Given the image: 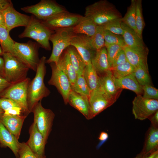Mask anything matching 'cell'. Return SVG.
<instances>
[{"mask_svg": "<svg viewBox=\"0 0 158 158\" xmlns=\"http://www.w3.org/2000/svg\"><path fill=\"white\" fill-rule=\"evenodd\" d=\"M46 57H42L38 63L35 77L30 81L28 87L27 101L30 113L38 102L49 96L50 92L45 86L44 78L46 73Z\"/></svg>", "mask_w": 158, "mask_h": 158, "instance_id": "1", "label": "cell"}, {"mask_svg": "<svg viewBox=\"0 0 158 158\" xmlns=\"http://www.w3.org/2000/svg\"><path fill=\"white\" fill-rule=\"evenodd\" d=\"M85 16L97 26H103L114 20L122 18L114 5L106 0H101L86 6Z\"/></svg>", "mask_w": 158, "mask_h": 158, "instance_id": "2", "label": "cell"}, {"mask_svg": "<svg viewBox=\"0 0 158 158\" xmlns=\"http://www.w3.org/2000/svg\"><path fill=\"white\" fill-rule=\"evenodd\" d=\"M54 32L44 25L41 20L32 16L30 23L25 27L18 37L20 38H32L36 41L40 47L47 50L50 51L51 47L49 38Z\"/></svg>", "mask_w": 158, "mask_h": 158, "instance_id": "3", "label": "cell"}, {"mask_svg": "<svg viewBox=\"0 0 158 158\" xmlns=\"http://www.w3.org/2000/svg\"><path fill=\"white\" fill-rule=\"evenodd\" d=\"M37 43L29 41L26 43L15 41L12 54L26 65L29 69L36 71L40 59Z\"/></svg>", "mask_w": 158, "mask_h": 158, "instance_id": "4", "label": "cell"}, {"mask_svg": "<svg viewBox=\"0 0 158 158\" xmlns=\"http://www.w3.org/2000/svg\"><path fill=\"white\" fill-rule=\"evenodd\" d=\"M4 62V77L12 84L26 79L29 68L10 53H3Z\"/></svg>", "mask_w": 158, "mask_h": 158, "instance_id": "5", "label": "cell"}, {"mask_svg": "<svg viewBox=\"0 0 158 158\" xmlns=\"http://www.w3.org/2000/svg\"><path fill=\"white\" fill-rule=\"evenodd\" d=\"M24 12L32 14L42 21L68 11L63 6L54 0H42L38 3L21 8Z\"/></svg>", "mask_w": 158, "mask_h": 158, "instance_id": "6", "label": "cell"}, {"mask_svg": "<svg viewBox=\"0 0 158 158\" xmlns=\"http://www.w3.org/2000/svg\"><path fill=\"white\" fill-rule=\"evenodd\" d=\"M49 41L53 45L51 54L46 63H56L63 51L71 45V41L74 35L73 28L58 29L54 31Z\"/></svg>", "mask_w": 158, "mask_h": 158, "instance_id": "7", "label": "cell"}, {"mask_svg": "<svg viewBox=\"0 0 158 158\" xmlns=\"http://www.w3.org/2000/svg\"><path fill=\"white\" fill-rule=\"evenodd\" d=\"M32 112L34 114V122L47 141L51 132L55 114L50 109L44 108L41 101L37 103Z\"/></svg>", "mask_w": 158, "mask_h": 158, "instance_id": "8", "label": "cell"}, {"mask_svg": "<svg viewBox=\"0 0 158 158\" xmlns=\"http://www.w3.org/2000/svg\"><path fill=\"white\" fill-rule=\"evenodd\" d=\"M30 81V79L27 78L21 82L12 85L1 95V98L10 99L18 104L26 116L30 113L27 101L28 88Z\"/></svg>", "mask_w": 158, "mask_h": 158, "instance_id": "9", "label": "cell"}, {"mask_svg": "<svg viewBox=\"0 0 158 158\" xmlns=\"http://www.w3.org/2000/svg\"><path fill=\"white\" fill-rule=\"evenodd\" d=\"M89 100L90 107V119L116 102L107 94L100 85L90 92Z\"/></svg>", "mask_w": 158, "mask_h": 158, "instance_id": "10", "label": "cell"}, {"mask_svg": "<svg viewBox=\"0 0 158 158\" xmlns=\"http://www.w3.org/2000/svg\"><path fill=\"white\" fill-rule=\"evenodd\" d=\"M52 73L48 82L49 85L55 86L61 95L65 104L68 103L69 95L71 91V85L65 73L54 62L50 63Z\"/></svg>", "mask_w": 158, "mask_h": 158, "instance_id": "11", "label": "cell"}, {"mask_svg": "<svg viewBox=\"0 0 158 158\" xmlns=\"http://www.w3.org/2000/svg\"><path fill=\"white\" fill-rule=\"evenodd\" d=\"M132 112L136 119L141 121L148 118L158 110V100L148 99L137 95L132 102Z\"/></svg>", "mask_w": 158, "mask_h": 158, "instance_id": "12", "label": "cell"}, {"mask_svg": "<svg viewBox=\"0 0 158 158\" xmlns=\"http://www.w3.org/2000/svg\"><path fill=\"white\" fill-rule=\"evenodd\" d=\"M83 17L80 14L67 11L41 21L46 26L54 31L59 29L73 28L78 23Z\"/></svg>", "mask_w": 158, "mask_h": 158, "instance_id": "13", "label": "cell"}, {"mask_svg": "<svg viewBox=\"0 0 158 158\" xmlns=\"http://www.w3.org/2000/svg\"><path fill=\"white\" fill-rule=\"evenodd\" d=\"M2 12L4 17L6 28L9 32L16 27H27L32 18V16H30L17 11L13 7V4Z\"/></svg>", "mask_w": 158, "mask_h": 158, "instance_id": "14", "label": "cell"}, {"mask_svg": "<svg viewBox=\"0 0 158 158\" xmlns=\"http://www.w3.org/2000/svg\"><path fill=\"white\" fill-rule=\"evenodd\" d=\"M71 45L74 47L81 55L86 64L91 62L96 51L90 43V37L84 35L75 34L72 37Z\"/></svg>", "mask_w": 158, "mask_h": 158, "instance_id": "15", "label": "cell"}, {"mask_svg": "<svg viewBox=\"0 0 158 158\" xmlns=\"http://www.w3.org/2000/svg\"><path fill=\"white\" fill-rule=\"evenodd\" d=\"M122 26L124 30L122 36L126 46L135 51L148 55V49L145 46L142 38L122 22Z\"/></svg>", "mask_w": 158, "mask_h": 158, "instance_id": "16", "label": "cell"}, {"mask_svg": "<svg viewBox=\"0 0 158 158\" xmlns=\"http://www.w3.org/2000/svg\"><path fill=\"white\" fill-rule=\"evenodd\" d=\"M29 138L27 144L31 150L37 155L45 156L44 150L47 141L33 122L29 129Z\"/></svg>", "mask_w": 158, "mask_h": 158, "instance_id": "17", "label": "cell"}, {"mask_svg": "<svg viewBox=\"0 0 158 158\" xmlns=\"http://www.w3.org/2000/svg\"><path fill=\"white\" fill-rule=\"evenodd\" d=\"M68 103L81 113L86 119H90V107L88 96L71 90L68 96Z\"/></svg>", "mask_w": 158, "mask_h": 158, "instance_id": "18", "label": "cell"}, {"mask_svg": "<svg viewBox=\"0 0 158 158\" xmlns=\"http://www.w3.org/2000/svg\"><path fill=\"white\" fill-rule=\"evenodd\" d=\"M26 116L25 115H5L3 114L0 115V122L18 139L23 122Z\"/></svg>", "mask_w": 158, "mask_h": 158, "instance_id": "19", "label": "cell"}, {"mask_svg": "<svg viewBox=\"0 0 158 158\" xmlns=\"http://www.w3.org/2000/svg\"><path fill=\"white\" fill-rule=\"evenodd\" d=\"M100 85L107 94L116 102L119 97L122 89L116 85L115 79L110 70L99 76Z\"/></svg>", "mask_w": 158, "mask_h": 158, "instance_id": "20", "label": "cell"}, {"mask_svg": "<svg viewBox=\"0 0 158 158\" xmlns=\"http://www.w3.org/2000/svg\"><path fill=\"white\" fill-rule=\"evenodd\" d=\"M20 142L0 122V143L4 147H8L17 158H19L18 151Z\"/></svg>", "mask_w": 158, "mask_h": 158, "instance_id": "21", "label": "cell"}, {"mask_svg": "<svg viewBox=\"0 0 158 158\" xmlns=\"http://www.w3.org/2000/svg\"><path fill=\"white\" fill-rule=\"evenodd\" d=\"M56 64L67 76L71 86L73 85L76 79L77 74L72 64L66 48L63 51Z\"/></svg>", "mask_w": 158, "mask_h": 158, "instance_id": "22", "label": "cell"}, {"mask_svg": "<svg viewBox=\"0 0 158 158\" xmlns=\"http://www.w3.org/2000/svg\"><path fill=\"white\" fill-rule=\"evenodd\" d=\"M91 63L98 76L110 69V67L107 57V49L105 46L96 51L91 60Z\"/></svg>", "mask_w": 158, "mask_h": 158, "instance_id": "23", "label": "cell"}, {"mask_svg": "<svg viewBox=\"0 0 158 158\" xmlns=\"http://www.w3.org/2000/svg\"><path fill=\"white\" fill-rule=\"evenodd\" d=\"M116 86L119 88L128 89L137 95L143 94L142 86L139 83L133 74H131L119 79H115Z\"/></svg>", "mask_w": 158, "mask_h": 158, "instance_id": "24", "label": "cell"}, {"mask_svg": "<svg viewBox=\"0 0 158 158\" xmlns=\"http://www.w3.org/2000/svg\"><path fill=\"white\" fill-rule=\"evenodd\" d=\"M158 128L151 126L146 135L141 152L149 153L158 150Z\"/></svg>", "mask_w": 158, "mask_h": 158, "instance_id": "25", "label": "cell"}, {"mask_svg": "<svg viewBox=\"0 0 158 158\" xmlns=\"http://www.w3.org/2000/svg\"><path fill=\"white\" fill-rule=\"evenodd\" d=\"M97 26L90 18L83 16L81 20L73 27L75 34L84 35L91 37L95 33Z\"/></svg>", "mask_w": 158, "mask_h": 158, "instance_id": "26", "label": "cell"}, {"mask_svg": "<svg viewBox=\"0 0 158 158\" xmlns=\"http://www.w3.org/2000/svg\"><path fill=\"white\" fill-rule=\"evenodd\" d=\"M128 61L135 68L139 66L148 67L147 55L132 50L125 46L123 48Z\"/></svg>", "mask_w": 158, "mask_h": 158, "instance_id": "27", "label": "cell"}, {"mask_svg": "<svg viewBox=\"0 0 158 158\" xmlns=\"http://www.w3.org/2000/svg\"><path fill=\"white\" fill-rule=\"evenodd\" d=\"M66 49L77 75H83L86 64L83 58L73 46L71 45Z\"/></svg>", "mask_w": 158, "mask_h": 158, "instance_id": "28", "label": "cell"}, {"mask_svg": "<svg viewBox=\"0 0 158 158\" xmlns=\"http://www.w3.org/2000/svg\"><path fill=\"white\" fill-rule=\"evenodd\" d=\"M83 75L90 92L100 86L99 76L91 62L86 64Z\"/></svg>", "mask_w": 158, "mask_h": 158, "instance_id": "29", "label": "cell"}, {"mask_svg": "<svg viewBox=\"0 0 158 158\" xmlns=\"http://www.w3.org/2000/svg\"><path fill=\"white\" fill-rule=\"evenodd\" d=\"M9 32L6 28L0 26V44L3 53L12 54L15 41L11 37Z\"/></svg>", "mask_w": 158, "mask_h": 158, "instance_id": "30", "label": "cell"}, {"mask_svg": "<svg viewBox=\"0 0 158 158\" xmlns=\"http://www.w3.org/2000/svg\"><path fill=\"white\" fill-rule=\"evenodd\" d=\"M136 12V0H132L126 14L121 19V21L137 33L135 23Z\"/></svg>", "mask_w": 158, "mask_h": 158, "instance_id": "31", "label": "cell"}, {"mask_svg": "<svg viewBox=\"0 0 158 158\" xmlns=\"http://www.w3.org/2000/svg\"><path fill=\"white\" fill-rule=\"evenodd\" d=\"M116 79H119L132 74L135 68L128 61L110 69Z\"/></svg>", "mask_w": 158, "mask_h": 158, "instance_id": "32", "label": "cell"}, {"mask_svg": "<svg viewBox=\"0 0 158 158\" xmlns=\"http://www.w3.org/2000/svg\"><path fill=\"white\" fill-rule=\"evenodd\" d=\"M139 83L141 86L151 85L152 82L149 73L148 67L139 66L135 68L133 73Z\"/></svg>", "mask_w": 158, "mask_h": 158, "instance_id": "33", "label": "cell"}, {"mask_svg": "<svg viewBox=\"0 0 158 158\" xmlns=\"http://www.w3.org/2000/svg\"><path fill=\"white\" fill-rule=\"evenodd\" d=\"M103 30L102 26H97L95 34L92 36L90 37L91 46L95 51L99 50L105 46Z\"/></svg>", "mask_w": 158, "mask_h": 158, "instance_id": "34", "label": "cell"}, {"mask_svg": "<svg viewBox=\"0 0 158 158\" xmlns=\"http://www.w3.org/2000/svg\"><path fill=\"white\" fill-rule=\"evenodd\" d=\"M71 90L79 94L89 96L90 91L83 75H77L75 82L71 86Z\"/></svg>", "mask_w": 158, "mask_h": 158, "instance_id": "35", "label": "cell"}, {"mask_svg": "<svg viewBox=\"0 0 158 158\" xmlns=\"http://www.w3.org/2000/svg\"><path fill=\"white\" fill-rule=\"evenodd\" d=\"M136 3L135 23L137 33L140 37L142 38V33L145 24L142 13V1L136 0Z\"/></svg>", "mask_w": 158, "mask_h": 158, "instance_id": "36", "label": "cell"}, {"mask_svg": "<svg viewBox=\"0 0 158 158\" xmlns=\"http://www.w3.org/2000/svg\"><path fill=\"white\" fill-rule=\"evenodd\" d=\"M103 36L106 47L113 44H118L123 48L126 46L122 36L114 34L104 29Z\"/></svg>", "mask_w": 158, "mask_h": 158, "instance_id": "37", "label": "cell"}, {"mask_svg": "<svg viewBox=\"0 0 158 158\" xmlns=\"http://www.w3.org/2000/svg\"><path fill=\"white\" fill-rule=\"evenodd\" d=\"M18 155L19 158H46L45 155L40 156L35 154L25 142L19 143Z\"/></svg>", "mask_w": 158, "mask_h": 158, "instance_id": "38", "label": "cell"}, {"mask_svg": "<svg viewBox=\"0 0 158 158\" xmlns=\"http://www.w3.org/2000/svg\"><path fill=\"white\" fill-rule=\"evenodd\" d=\"M104 30L114 34L122 36L124 30L122 26L121 19L111 21L102 26Z\"/></svg>", "mask_w": 158, "mask_h": 158, "instance_id": "39", "label": "cell"}, {"mask_svg": "<svg viewBox=\"0 0 158 158\" xmlns=\"http://www.w3.org/2000/svg\"><path fill=\"white\" fill-rule=\"evenodd\" d=\"M144 98L148 99H158V90L151 85L142 86Z\"/></svg>", "mask_w": 158, "mask_h": 158, "instance_id": "40", "label": "cell"}, {"mask_svg": "<svg viewBox=\"0 0 158 158\" xmlns=\"http://www.w3.org/2000/svg\"><path fill=\"white\" fill-rule=\"evenodd\" d=\"M106 48L108 60L111 68L114 59L123 47L118 44H113L109 45Z\"/></svg>", "mask_w": 158, "mask_h": 158, "instance_id": "41", "label": "cell"}, {"mask_svg": "<svg viewBox=\"0 0 158 158\" xmlns=\"http://www.w3.org/2000/svg\"><path fill=\"white\" fill-rule=\"evenodd\" d=\"M17 107H20L14 101L7 98H0V108L3 110L4 112Z\"/></svg>", "mask_w": 158, "mask_h": 158, "instance_id": "42", "label": "cell"}, {"mask_svg": "<svg viewBox=\"0 0 158 158\" xmlns=\"http://www.w3.org/2000/svg\"><path fill=\"white\" fill-rule=\"evenodd\" d=\"M127 61L125 53L122 48L118 53L114 59L111 68L123 64Z\"/></svg>", "mask_w": 158, "mask_h": 158, "instance_id": "43", "label": "cell"}, {"mask_svg": "<svg viewBox=\"0 0 158 158\" xmlns=\"http://www.w3.org/2000/svg\"><path fill=\"white\" fill-rule=\"evenodd\" d=\"M12 85L5 78L0 76V94L1 93L2 94L3 92Z\"/></svg>", "mask_w": 158, "mask_h": 158, "instance_id": "44", "label": "cell"}, {"mask_svg": "<svg viewBox=\"0 0 158 158\" xmlns=\"http://www.w3.org/2000/svg\"><path fill=\"white\" fill-rule=\"evenodd\" d=\"M22 112L21 108L20 107H17L9 110L4 111L3 114L5 115H21Z\"/></svg>", "mask_w": 158, "mask_h": 158, "instance_id": "45", "label": "cell"}, {"mask_svg": "<svg viewBox=\"0 0 158 158\" xmlns=\"http://www.w3.org/2000/svg\"><path fill=\"white\" fill-rule=\"evenodd\" d=\"M157 154H158V150L147 154L141 152L137 154L134 158H154Z\"/></svg>", "mask_w": 158, "mask_h": 158, "instance_id": "46", "label": "cell"}, {"mask_svg": "<svg viewBox=\"0 0 158 158\" xmlns=\"http://www.w3.org/2000/svg\"><path fill=\"white\" fill-rule=\"evenodd\" d=\"M148 119H150L151 123V125L154 127H158V110L150 116Z\"/></svg>", "mask_w": 158, "mask_h": 158, "instance_id": "47", "label": "cell"}, {"mask_svg": "<svg viewBox=\"0 0 158 158\" xmlns=\"http://www.w3.org/2000/svg\"><path fill=\"white\" fill-rule=\"evenodd\" d=\"M13 5L10 0H0V11H2L9 6Z\"/></svg>", "mask_w": 158, "mask_h": 158, "instance_id": "48", "label": "cell"}, {"mask_svg": "<svg viewBox=\"0 0 158 158\" xmlns=\"http://www.w3.org/2000/svg\"><path fill=\"white\" fill-rule=\"evenodd\" d=\"M108 136V134L105 132L102 131L100 133L98 138V139L100 141V143L97 146L98 148L107 139Z\"/></svg>", "mask_w": 158, "mask_h": 158, "instance_id": "49", "label": "cell"}, {"mask_svg": "<svg viewBox=\"0 0 158 158\" xmlns=\"http://www.w3.org/2000/svg\"><path fill=\"white\" fill-rule=\"evenodd\" d=\"M0 76L3 78L4 77V60L1 57H0Z\"/></svg>", "mask_w": 158, "mask_h": 158, "instance_id": "50", "label": "cell"}, {"mask_svg": "<svg viewBox=\"0 0 158 158\" xmlns=\"http://www.w3.org/2000/svg\"><path fill=\"white\" fill-rule=\"evenodd\" d=\"M0 26L6 28L4 17L2 11H0Z\"/></svg>", "mask_w": 158, "mask_h": 158, "instance_id": "51", "label": "cell"}, {"mask_svg": "<svg viewBox=\"0 0 158 158\" xmlns=\"http://www.w3.org/2000/svg\"><path fill=\"white\" fill-rule=\"evenodd\" d=\"M4 113V111L0 108V115L3 114Z\"/></svg>", "mask_w": 158, "mask_h": 158, "instance_id": "52", "label": "cell"}, {"mask_svg": "<svg viewBox=\"0 0 158 158\" xmlns=\"http://www.w3.org/2000/svg\"><path fill=\"white\" fill-rule=\"evenodd\" d=\"M3 53V51L1 49L0 47V55L2 54Z\"/></svg>", "mask_w": 158, "mask_h": 158, "instance_id": "53", "label": "cell"}, {"mask_svg": "<svg viewBox=\"0 0 158 158\" xmlns=\"http://www.w3.org/2000/svg\"><path fill=\"white\" fill-rule=\"evenodd\" d=\"M154 158H158V154H157Z\"/></svg>", "mask_w": 158, "mask_h": 158, "instance_id": "54", "label": "cell"}]
</instances>
